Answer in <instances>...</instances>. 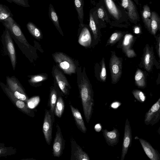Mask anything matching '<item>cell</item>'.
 <instances>
[{"label": "cell", "mask_w": 160, "mask_h": 160, "mask_svg": "<svg viewBox=\"0 0 160 160\" xmlns=\"http://www.w3.org/2000/svg\"><path fill=\"white\" fill-rule=\"evenodd\" d=\"M122 7L127 11L129 18L133 21H136L139 18L138 15L136 7L132 0H121Z\"/></svg>", "instance_id": "obj_15"}, {"label": "cell", "mask_w": 160, "mask_h": 160, "mask_svg": "<svg viewBox=\"0 0 160 160\" xmlns=\"http://www.w3.org/2000/svg\"><path fill=\"white\" fill-rule=\"evenodd\" d=\"M160 18L156 12L151 13V32L155 35L159 27Z\"/></svg>", "instance_id": "obj_24"}, {"label": "cell", "mask_w": 160, "mask_h": 160, "mask_svg": "<svg viewBox=\"0 0 160 160\" xmlns=\"http://www.w3.org/2000/svg\"><path fill=\"white\" fill-rule=\"evenodd\" d=\"M46 78V77L43 75H37L32 76L30 77L28 82L31 83H36L42 81Z\"/></svg>", "instance_id": "obj_32"}, {"label": "cell", "mask_w": 160, "mask_h": 160, "mask_svg": "<svg viewBox=\"0 0 160 160\" xmlns=\"http://www.w3.org/2000/svg\"><path fill=\"white\" fill-rule=\"evenodd\" d=\"M13 15L7 6L0 3V21L2 22L9 17L12 18Z\"/></svg>", "instance_id": "obj_28"}, {"label": "cell", "mask_w": 160, "mask_h": 160, "mask_svg": "<svg viewBox=\"0 0 160 160\" xmlns=\"http://www.w3.org/2000/svg\"><path fill=\"white\" fill-rule=\"evenodd\" d=\"M127 54L128 57H132L133 56H134L135 53L132 50H131L130 53L129 52V50L127 49Z\"/></svg>", "instance_id": "obj_40"}, {"label": "cell", "mask_w": 160, "mask_h": 160, "mask_svg": "<svg viewBox=\"0 0 160 160\" xmlns=\"http://www.w3.org/2000/svg\"><path fill=\"white\" fill-rule=\"evenodd\" d=\"M78 88L85 118L87 122L89 123L93 110L94 100L93 91L88 81L83 77Z\"/></svg>", "instance_id": "obj_1"}, {"label": "cell", "mask_w": 160, "mask_h": 160, "mask_svg": "<svg viewBox=\"0 0 160 160\" xmlns=\"http://www.w3.org/2000/svg\"><path fill=\"white\" fill-rule=\"evenodd\" d=\"M142 147L147 157L151 160H159L160 154L147 141L138 138Z\"/></svg>", "instance_id": "obj_11"}, {"label": "cell", "mask_w": 160, "mask_h": 160, "mask_svg": "<svg viewBox=\"0 0 160 160\" xmlns=\"http://www.w3.org/2000/svg\"><path fill=\"white\" fill-rule=\"evenodd\" d=\"M153 61V54L150 50L149 47L146 46L145 51L143 55V63L145 68L148 71H150L152 67Z\"/></svg>", "instance_id": "obj_19"}, {"label": "cell", "mask_w": 160, "mask_h": 160, "mask_svg": "<svg viewBox=\"0 0 160 160\" xmlns=\"http://www.w3.org/2000/svg\"><path fill=\"white\" fill-rule=\"evenodd\" d=\"M7 86L12 92H18L25 94L20 82L15 76L6 77Z\"/></svg>", "instance_id": "obj_17"}, {"label": "cell", "mask_w": 160, "mask_h": 160, "mask_svg": "<svg viewBox=\"0 0 160 160\" xmlns=\"http://www.w3.org/2000/svg\"><path fill=\"white\" fill-rule=\"evenodd\" d=\"M158 47H159V48H158V55H159V57H160V40H159V39L158 40Z\"/></svg>", "instance_id": "obj_43"}, {"label": "cell", "mask_w": 160, "mask_h": 160, "mask_svg": "<svg viewBox=\"0 0 160 160\" xmlns=\"http://www.w3.org/2000/svg\"><path fill=\"white\" fill-rule=\"evenodd\" d=\"M2 41L4 51L9 57L12 68L15 70L16 63L15 48L10 32L6 28L2 36Z\"/></svg>", "instance_id": "obj_3"}, {"label": "cell", "mask_w": 160, "mask_h": 160, "mask_svg": "<svg viewBox=\"0 0 160 160\" xmlns=\"http://www.w3.org/2000/svg\"><path fill=\"white\" fill-rule=\"evenodd\" d=\"M0 152H1V151H0Z\"/></svg>", "instance_id": "obj_46"}, {"label": "cell", "mask_w": 160, "mask_h": 160, "mask_svg": "<svg viewBox=\"0 0 160 160\" xmlns=\"http://www.w3.org/2000/svg\"><path fill=\"white\" fill-rule=\"evenodd\" d=\"M53 58L59 67L67 74L75 72L76 66L72 60L65 54L57 52L53 55Z\"/></svg>", "instance_id": "obj_4"}, {"label": "cell", "mask_w": 160, "mask_h": 160, "mask_svg": "<svg viewBox=\"0 0 160 160\" xmlns=\"http://www.w3.org/2000/svg\"><path fill=\"white\" fill-rule=\"evenodd\" d=\"M97 13L99 18L100 19H102L104 15V11L101 8H99L98 9Z\"/></svg>", "instance_id": "obj_38"}, {"label": "cell", "mask_w": 160, "mask_h": 160, "mask_svg": "<svg viewBox=\"0 0 160 160\" xmlns=\"http://www.w3.org/2000/svg\"><path fill=\"white\" fill-rule=\"evenodd\" d=\"M100 76L101 80L103 81H105L107 77L106 70L104 59L103 58L101 62V67Z\"/></svg>", "instance_id": "obj_33"}, {"label": "cell", "mask_w": 160, "mask_h": 160, "mask_svg": "<svg viewBox=\"0 0 160 160\" xmlns=\"http://www.w3.org/2000/svg\"><path fill=\"white\" fill-rule=\"evenodd\" d=\"M12 93L16 98L20 100L26 101L28 100V98L25 94H22L18 92H15Z\"/></svg>", "instance_id": "obj_36"}, {"label": "cell", "mask_w": 160, "mask_h": 160, "mask_svg": "<svg viewBox=\"0 0 160 160\" xmlns=\"http://www.w3.org/2000/svg\"><path fill=\"white\" fill-rule=\"evenodd\" d=\"M134 1L135 2L136 4L138 5V0H134Z\"/></svg>", "instance_id": "obj_44"}, {"label": "cell", "mask_w": 160, "mask_h": 160, "mask_svg": "<svg viewBox=\"0 0 160 160\" xmlns=\"http://www.w3.org/2000/svg\"><path fill=\"white\" fill-rule=\"evenodd\" d=\"M132 140L131 128L128 118H127L125 124L121 160H124V159L129 148L131 146Z\"/></svg>", "instance_id": "obj_7"}, {"label": "cell", "mask_w": 160, "mask_h": 160, "mask_svg": "<svg viewBox=\"0 0 160 160\" xmlns=\"http://www.w3.org/2000/svg\"><path fill=\"white\" fill-rule=\"evenodd\" d=\"M112 83L115 84L119 80L122 73V61L115 54H112L109 62Z\"/></svg>", "instance_id": "obj_5"}, {"label": "cell", "mask_w": 160, "mask_h": 160, "mask_svg": "<svg viewBox=\"0 0 160 160\" xmlns=\"http://www.w3.org/2000/svg\"><path fill=\"white\" fill-rule=\"evenodd\" d=\"M135 81L136 85L138 87L143 88L145 87V78L143 72L138 69L135 75Z\"/></svg>", "instance_id": "obj_27"}, {"label": "cell", "mask_w": 160, "mask_h": 160, "mask_svg": "<svg viewBox=\"0 0 160 160\" xmlns=\"http://www.w3.org/2000/svg\"><path fill=\"white\" fill-rule=\"evenodd\" d=\"M2 22L3 25L9 31L12 37L19 48L25 54L26 49H30V45L22 33L20 26L12 17H9Z\"/></svg>", "instance_id": "obj_2"}, {"label": "cell", "mask_w": 160, "mask_h": 160, "mask_svg": "<svg viewBox=\"0 0 160 160\" xmlns=\"http://www.w3.org/2000/svg\"><path fill=\"white\" fill-rule=\"evenodd\" d=\"M80 33L78 42L79 43L84 46H88L91 43V34L87 25H79Z\"/></svg>", "instance_id": "obj_14"}, {"label": "cell", "mask_w": 160, "mask_h": 160, "mask_svg": "<svg viewBox=\"0 0 160 160\" xmlns=\"http://www.w3.org/2000/svg\"><path fill=\"white\" fill-rule=\"evenodd\" d=\"M133 40V36L130 34H127L125 36L122 42L124 49H127L130 47Z\"/></svg>", "instance_id": "obj_31"}, {"label": "cell", "mask_w": 160, "mask_h": 160, "mask_svg": "<svg viewBox=\"0 0 160 160\" xmlns=\"http://www.w3.org/2000/svg\"><path fill=\"white\" fill-rule=\"evenodd\" d=\"M36 102L37 101H36L35 98L32 99L28 102V107L30 108H34L36 103Z\"/></svg>", "instance_id": "obj_37"}, {"label": "cell", "mask_w": 160, "mask_h": 160, "mask_svg": "<svg viewBox=\"0 0 160 160\" xmlns=\"http://www.w3.org/2000/svg\"><path fill=\"white\" fill-rule=\"evenodd\" d=\"M53 122L49 110H46L44 118L42 132L46 143L50 145L52 139V126Z\"/></svg>", "instance_id": "obj_9"}, {"label": "cell", "mask_w": 160, "mask_h": 160, "mask_svg": "<svg viewBox=\"0 0 160 160\" xmlns=\"http://www.w3.org/2000/svg\"><path fill=\"white\" fill-rule=\"evenodd\" d=\"M57 131L53 143V155L59 158L62 154L64 148L65 142L60 128L58 125L56 126Z\"/></svg>", "instance_id": "obj_8"}, {"label": "cell", "mask_w": 160, "mask_h": 160, "mask_svg": "<svg viewBox=\"0 0 160 160\" xmlns=\"http://www.w3.org/2000/svg\"><path fill=\"white\" fill-rule=\"evenodd\" d=\"M160 119V98L150 108L145 115L144 122L146 125L153 126Z\"/></svg>", "instance_id": "obj_6"}, {"label": "cell", "mask_w": 160, "mask_h": 160, "mask_svg": "<svg viewBox=\"0 0 160 160\" xmlns=\"http://www.w3.org/2000/svg\"><path fill=\"white\" fill-rule=\"evenodd\" d=\"M71 147V160H89L88 155L78 144L74 138L70 140Z\"/></svg>", "instance_id": "obj_10"}, {"label": "cell", "mask_w": 160, "mask_h": 160, "mask_svg": "<svg viewBox=\"0 0 160 160\" xmlns=\"http://www.w3.org/2000/svg\"><path fill=\"white\" fill-rule=\"evenodd\" d=\"M75 8L78 13L80 24H83L84 20V0H73Z\"/></svg>", "instance_id": "obj_21"}, {"label": "cell", "mask_w": 160, "mask_h": 160, "mask_svg": "<svg viewBox=\"0 0 160 160\" xmlns=\"http://www.w3.org/2000/svg\"><path fill=\"white\" fill-rule=\"evenodd\" d=\"M26 26L28 31L33 37L37 39L41 38L42 32L32 22H28Z\"/></svg>", "instance_id": "obj_26"}, {"label": "cell", "mask_w": 160, "mask_h": 160, "mask_svg": "<svg viewBox=\"0 0 160 160\" xmlns=\"http://www.w3.org/2000/svg\"><path fill=\"white\" fill-rule=\"evenodd\" d=\"M48 16L57 29L63 35V33L59 24L58 16L51 3H50L49 6Z\"/></svg>", "instance_id": "obj_18"}, {"label": "cell", "mask_w": 160, "mask_h": 160, "mask_svg": "<svg viewBox=\"0 0 160 160\" xmlns=\"http://www.w3.org/2000/svg\"><path fill=\"white\" fill-rule=\"evenodd\" d=\"M102 126L100 123L96 124L94 127L95 131L97 132H99L102 129Z\"/></svg>", "instance_id": "obj_41"}, {"label": "cell", "mask_w": 160, "mask_h": 160, "mask_svg": "<svg viewBox=\"0 0 160 160\" xmlns=\"http://www.w3.org/2000/svg\"><path fill=\"white\" fill-rule=\"evenodd\" d=\"M132 93L137 101L141 103H143L146 100V97L143 92L139 90H134Z\"/></svg>", "instance_id": "obj_30"}, {"label": "cell", "mask_w": 160, "mask_h": 160, "mask_svg": "<svg viewBox=\"0 0 160 160\" xmlns=\"http://www.w3.org/2000/svg\"><path fill=\"white\" fill-rule=\"evenodd\" d=\"M134 32L136 34H138L140 32V29L138 27H136L135 28Z\"/></svg>", "instance_id": "obj_42"}, {"label": "cell", "mask_w": 160, "mask_h": 160, "mask_svg": "<svg viewBox=\"0 0 160 160\" xmlns=\"http://www.w3.org/2000/svg\"><path fill=\"white\" fill-rule=\"evenodd\" d=\"M70 107L78 128L82 132L85 133L87 128L80 112L77 108L74 107L72 105H70Z\"/></svg>", "instance_id": "obj_16"}, {"label": "cell", "mask_w": 160, "mask_h": 160, "mask_svg": "<svg viewBox=\"0 0 160 160\" xmlns=\"http://www.w3.org/2000/svg\"><path fill=\"white\" fill-rule=\"evenodd\" d=\"M122 34L119 32L113 33L108 40V44L113 43L119 40L122 37Z\"/></svg>", "instance_id": "obj_34"}, {"label": "cell", "mask_w": 160, "mask_h": 160, "mask_svg": "<svg viewBox=\"0 0 160 160\" xmlns=\"http://www.w3.org/2000/svg\"><path fill=\"white\" fill-rule=\"evenodd\" d=\"M142 18L143 22L148 29L151 31V13L149 7L144 5L142 12Z\"/></svg>", "instance_id": "obj_25"}, {"label": "cell", "mask_w": 160, "mask_h": 160, "mask_svg": "<svg viewBox=\"0 0 160 160\" xmlns=\"http://www.w3.org/2000/svg\"><path fill=\"white\" fill-rule=\"evenodd\" d=\"M54 76L60 88L66 95L69 94L68 88H70L65 76L57 68L54 71Z\"/></svg>", "instance_id": "obj_13"}, {"label": "cell", "mask_w": 160, "mask_h": 160, "mask_svg": "<svg viewBox=\"0 0 160 160\" xmlns=\"http://www.w3.org/2000/svg\"><path fill=\"white\" fill-rule=\"evenodd\" d=\"M7 0L9 2H10V3H12V2L10 0Z\"/></svg>", "instance_id": "obj_45"}, {"label": "cell", "mask_w": 160, "mask_h": 160, "mask_svg": "<svg viewBox=\"0 0 160 160\" xmlns=\"http://www.w3.org/2000/svg\"><path fill=\"white\" fill-rule=\"evenodd\" d=\"M105 141L108 145L113 147L116 145L119 141V133L118 129L114 128L111 131L107 129L102 130Z\"/></svg>", "instance_id": "obj_12"}, {"label": "cell", "mask_w": 160, "mask_h": 160, "mask_svg": "<svg viewBox=\"0 0 160 160\" xmlns=\"http://www.w3.org/2000/svg\"><path fill=\"white\" fill-rule=\"evenodd\" d=\"M12 2L22 6L24 7H30L28 0H10Z\"/></svg>", "instance_id": "obj_35"}, {"label": "cell", "mask_w": 160, "mask_h": 160, "mask_svg": "<svg viewBox=\"0 0 160 160\" xmlns=\"http://www.w3.org/2000/svg\"><path fill=\"white\" fill-rule=\"evenodd\" d=\"M64 102L63 98L62 97H58L54 108L55 115L58 118H61L64 111Z\"/></svg>", "instance_id": "obj_23"}, {"label": "cell", "mask_w": 160, "mask_h": 160, "mask_svg": "<svg viewBox=\"0 0 160 160\" xmlns=\"http://www.w3.org/2000/svg\"><path fill=\"white\" fill-rule=\"evenodd\" d=\"M57 99L58 95L57 91L55 89H53L50 92L49 104L50 108L49 111L53 122H54V108Z\"/></svg>", "instance_id": "obj_22"}, {"label": "cell", "mask_w": 160, "mask_h": 160, "mask_svg": "<svg viewBox=\"0 0 160 160\" xmlns=\"http://www.w3.org/2000/svg\"><path fill=\"white\" fill-rule=\"evenodd\" d=\"M103 0L111 14L116 19H119L121 16V13L112 0Z\"/></svg>", "instance_id": "obj_20"}, {"label": "cell", "mask_w": 160, "mask_h": 160, "mask_svg": "<svg viewBox=\"0 0 160 160\" xmlns=\"http://www.w3.org/2000/svg\"><path fill=\"white\" fill-rule=\"evenodd\" d=\"M90 28L91 30L94 38L96 39L98 36V30L97 28L96 21L94 19V14L90 11L89 12V23Z\"/></svg>", "instance_id": "obj_29"}, {"label": "cell", "mask_w": 160, "mask_h": 160, "mask_svg": "<svg viewBox=\"0 0 160 160\" xmlns=\"http://www.w3.org/2000/svg\"><path fill=\"white\" fill-rule=\"evenodd\" d=\"M121 105V103L117 101L112 102L111 104V107L113 109H116Z\"/></svg>", "instance_id": "obj_39"}]
</instances>
